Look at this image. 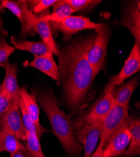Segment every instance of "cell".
<instances>
[{
	"label": "cell",
	"mask_w": 140,
	"mask_h": 157,
	"mask_svg": "<svg viewBox=\"0 0 140 157\" xmlns=\"http://www.w3.org/2000/svg\"><path fill=\"white\" fill-rule=\"evenodd\" d=\"M129 117V113L127 109L119 106L116 103L112 107L102 121L100 141L99 143L103 145V148L112 134L126 122Z\"/></svg>",
	"instance_id": "5"
},
{
	"label": "cell",
	"mask_w": 140,
	"mask_h": 157,
	"mask_svg": "<svg viewBox=\"0 0 140 157\" xmlns=\"http://www.w3.org/2000/svg\"><path fill=\"white\" fill-rule=\"evenodd\" d=\"M19 108L21 113L23 123L25 131L27 132L33 133L36 134V136L40 140L44 134L48 132V130L45 129L40 123L36 124L34 123V121L32 120L31 117L28 114V112L27 111L26 109H25V107L21 98L19 102Z\"/></svg>",
	"instance_id": "21"
},
{
	"label": "cell",
	"mask_w": 140,
	"mask_h": 157,
	"mask_svg": "<svg viewBox=\"0 0 140 157\" xmlns=\"http://www.w3.org/2000/svg\"><path fill=\"white\" fill-rule=\"evenodd\" d=\"M11 42L13 45L15 49L29 52L35 57L40 56L50 52L42 41L31 42L18 40L16 36H13L11 38Z\"/></svg>",
	"instance_id": "19"
},
{
	"label": "cell",
	"mask_w": 140,
	"mask_h": 157,
	"mask_svg": "<svg viewBox=\"0 0 140 157\" xmlns=\"http://www.w3.org/2000/svg\"><path fill=\"white\" fill-rule=\"evenodd\" d=\"M11 103V97L3 87L0 91V116L6 111Z\"/></svg>",
	"instance_id": "27"
},
{
	"label": "cell",
	"mask_w": 140,
	"mask_h": 157,
	"mask_svg": "<svg viewBox=\"0 0 140 157\" xmlns=\"http://www.w3.org/2000/svg\"><path fill=\"white\" fill-rule=\"evenodd\" d=\"M116 103V100L111 93L105 94L95 104L91 111L86 116L84 124H91L96 122L102 123L112 107Z\"/></svg>",
	"instance_id": "14"
},
{
	"label": "cell",
	"mask_w": 140,
	"mask_h": 157,
	"mask_svg": "<svg viewBox=\"0 0 140 157\" xmlns=\"http://www.w3.org/2000/svg\"><path fill=\"white\" fill-rule=\"evenodd\" d=\"M103 151V145L99 143L98 147L96 148V150L94 152L91 157H102V154Z\"/></svg>",
	"instance_id": "29"
},
{
	"label": "cell",
	"mask_w": 140,
	"mask_h": 157,
	"mask_svg": "<svg viewBox=\"0 0 140 157\" xmlns=\"http://www.w3.org/2000/svg\"><path fill=\"white\" fill-rule=\"evenodd\" d=\"M24 65L26 67H32L39 69L52 79L59 82L58 65L56 64L53 57V54L51 52H48L40 56L35 57V59L32 61H25Z\"/></svg>",
	"instance_id": "13"
},
{
	"label": "cell",
	"mask_w": 140,
	"mask_h": 157,
	"mask_svg": "<svg viewBox=\"0 0 140 157\" xmlns=\"http://www.w3.org/2000/svg\"><path fill=\"white\" fill-rule=\"evenodd\" d=\"M114 24L126 28L134 36L135 42L140 44V6L139 2L127 6L120 21Z\"/></svg>",
	"instance_id": "11"
},
{
	"label": "cell",
	"mask_w": 140,
	"mask_h": 157,
	"mask_svg": "<svg viewBox=\"0 0 140 157\" xmlns=\"http://www.w3.org/2000/svg\"><path fill=\"white\" fill-rule=\"evenodd\" d=\"M138 77H134L131 81L122 84L116 89H113L111 93L115 99L116 104L128 109L130 98L138 86Z\"/></svg>",
	"instance_id": "16"
},
{
	"label": "cell",
	"mask_w": 140,
	"mask_h": 157,
	"mask_svg": "<svg viewBox=\"0 0 140 157\" xmlns=\"http://www.w3.org/2000/svg\"><path fill=\"white\" fill-rule=\"evenodd\" d=\"M96 34L73 40L59 49V80L64 90L66 100L72 110L80 108L88 98L95 79L93 69L87 60V53Z\"/></svg>",
	"instance_id": "1"
},
{
	"label": "cell",
	"mask_w": 140,
	"mask_h": 157,
	"mask_svg": "<svg viewBox=\"0 0 140 157\" xmlns=\"http://www.w3.org/2000/svg\"><path fill=\"white\" fill-rule=\"evenodd\" d=\"M56 1L57 0H30L26 1V3L29 10L36 16L52 6Z\"/></svg>",
	"instance_id": "25"
},
{
	"label": "cell",
	"mask_w": 140,
	"mask_h": 157,
	"mask_svg": "<svg viewBox=\"0 0 140 157\" xmlns=\"http://www.w3.org/2000/svg\"><path fill=\"white\" fill-rule=\"evenodd\" d=\"M72 9L77 12L81 10H91L100 3L99 0H66Z\"/></svg>",
	"instance_id": "26"
},
{
	"label": "cell",
	"mask_w": 140,
	"mask_h": 157,
	"mask_svg": "<svg viewBox=\"0 0 140 157\" xmlns=\"http://www.w3.org/2000/svg\"><path fill=\"white\" fill-rule=\"evenodd\" d=\"M0 3L4 8H6L12 12L20 20L21 26L20 38L23 39L28 36H33L36 34L33 29V25L37 17L29 10L26 1L2 0Z\"/></svg>",
	"instance_id": "4"
},
{
	"label": "cell",
	"mask_w": 140,
	"mask_h": 157,
	"mask_svg": "<svg viewBox=\"0 0 140 157\" xmlns=\"http://www.w3.org/2000/svg\"><path fill=\"white\" fill-rule=\"evenodd\" d=\"M140 70V44L135 42L128 59L120 72L112 78V81L106 89L105 94L111 93L114 89L131 77L133 75L139 72Z\"/></svg>",
	"instance_id": "10"
},
{
	"label": "cell",
	"mask_w": 140,
	"mask_h": 157,
	"mask_svg": "<svg viewBox=\"0 0 140 157\" xmlns=\"http://www.w3.org/2000/svg\"><path fill=\"white\" fill-rule=\"evenodd\" d=\"M35 97L47 116L52 132L65 151L70 156L79 155L82 149L81 143L76 139L70 117L59 108L54 94L49 91H41Z\"/></svg>",
	"instance_id": "2"
},
{
	"label": "cell",
	"mask_w": 140,
	"mask_h": 157,
	"mask_svg": "<svg viewBox=\"0 0 140 157\" xmlns=\"http://www.w3.org/2000/svg\"><path fill=\"white\" fill-rule=\"evenodd\" d=\"M102 123L84 124L75 133L78 141L84 150L83 157H91L95 151L101 135Z\"/></svg>",
	"instance_id": "8"
},
{
	"label": "cell",
	"mask_w": 140,
	"mask_h": 157,
	"mask_svg": "<svg viewBox=\"0 0 140 157\" xmlns=\"http://www.w3.org/2000/svg\"><path fill=\"white\" fill-rule=\"evenodd\" d=\"M24 147L20 140L12 134L0 131V153L2 152L13 153Z\"/></svg>",
	"instance_id": "22"
},
{
	"label": "cell",
	"mask_w": 140,
	"mask_h": 157,
	"mask_svg": "<svg viewBox=\"0 0 140 157\" xmlns=\"http://www.w3.org/2000/svg\"><path fill=\"white\" fill-rule=\"evenodd\" d=\"M8 33L0 26V65L8 61L9 57L15 51V48L7 42Z\"/></svg>",
	"instance_id": "23"
},
{
	"label": "cell",
	"mask_w": 140,
	"mask_h": 157,
	"mask_svg": "<svg viewBox=\"0 0 140 157\" xmlns=\"http://www.w3.org/2000/svg\"><path fill=\"white\" fill-rule=\"evenodd\" d=\"M26 141L27 148L32 157H45L42 151L40 139L36 134L26 132Z\"/></svg>",
	"instance_id": "24"
},
{
	"label": "cell",
	"mask_w": 140,
	"mask_h": 157,
	"mask_svg": "<svg viewBox=\"0 0 140 157\" xmlns=\"http://www.w3.org/2000/svg\"><path fill=\"white\" fill-rule=\"evenodd\" d=\"M128 128L131 135L129 148L122 155V157H134L140 154V120H131Z\"/></svg>",
	"instance_id": "17"
},
{
	"label": "cell",
	"mask_w": 140,
	"mask_h": 157,
	"mask_svg": "<svg viewBox=\"0 0 140 157\" xmlns=\"http://www.w3.org/2000/svg\"><path fill=\"white\" fill-rule=\"evenodd\" d=\"M94 42L87 53V60L93 69L94 76L104 67L110 32L105 23H97Z\"/></svg>",
	"instance_id": "3"
},
{
	"label": "cell",
	"mask_w": 140,
	"mask_h": 157,
	"mask_svg": "<svg viewBox=\"0 0 140 157\" xmlns=\"http://www.w3.org/2000/svg\"><path fill=\"white\" fill-rule=\"evenodd\" d=\"M54 30H58L63 34V38L69 40L75 33L83 30L96 29L97 23L89 18L81 16H70L59 23H50Z\"/></svg>",
	"instance_id": "9"
},
{
	"label": "cell",
	"mask_w": 140,
	"mask_h": 157,
	"mask_svg": "<svg viewBox=\"0 0 140 157\" xmlns=\"http://www.w3.org/2000/svg\"><path fill=\"white\" fill-rule=\"evenodd\" d=\"M0 131L9 133L18 140H26V131L17 104L11 102L8 109L2 114L0 117Z\"/></svg>",
	"instance_id": "6"
},
{
	"label": "cell",
	"mask_w": 140,
	"mask_h": 157,
	"mask_svg": "<svg viewBox=\"0 0 140 157\" xmlns=\"http://www.w3.org/2000/svg\"><path fill=\"white\" fill-rule=\"evenodd\" d=\"M0 66L5 69V77L2 84L11 96V102L19 106L21 96L20 87L18 86L17 80V63L11 64L8 61H6Z\"/></svg>",
	"instance_id": "12"
},
{
	"label": "cell",
	"mask_w": 140,
	"mask_h": 157,
	"mask_svg": "<svg viewBox=\"0 0 140 157\" xmlns=\"http://www.w3.org/2000/svg\"><path fill=\"white\" fill-rule=\"evenodd\" d=\"M20 96L25 109L32 120L36 124H40V109L35 96L30 94L28 90L24 87L20 88Z\"/></svg>",
	"instance_id": "20"
},
{
	"label": "cell",
	"mask_w": 140,
	"mask_h": 157,
	"mask_svg": "<svg viewBox=\"0 0 140 157\" xmlns=\"http://www.w3.org/2000/svg\"><path fill=\"white\" fill-rule=\"evenodd\" d=\"M5 11V8L2 5V4L0 3V26L3 25V21L2 20V17H1V14L2 13H3Z\"/></svg>",
	"instance_id": "30"
},
{
	"label": "cell",
	"mask_w": 140,
	"mask_h": 157,
	"mask_svg": "<svg viewBox=\"0 0 140 157\" xmlns=\"http://www.w3.org/2000/svg\"><path fill=\"white\" fill-rule=\"evenodd\" d=\"M52 14L42 15L43 18L50 23H59L75 12L67 4L66 0H57L53 5Z\"/></svg>",
	"instance_id": "18"
},
{
	"label": "cell",
	"mask_w": 140,
	"mask_h": 157,
	"mask_svg": "<svg viewBox=\"0 0 140 157\" xmlns=\"http://www.w3.org/2000/svg\"><path fill=\"white\" fill-rule=\"evenodd\" d=\"M33 29L42 38V41L48 47L52 54H58L59 48L53 38V32L50 24V21L43 18L42 16L36 18L33 25Z\"/></svg>",
	"instance_id": "15"
},
{
	"label": "cell",
	"mask_w": 140,
	"mask_h": 157,
	"mask_svg": "<svg viewBox=\"0 0 140 157\" xmlns=\"http://www.w3.org/2000/svg\"><path fill=\"white\" fill-rule=\"evenodd\" d=\"M2 87H3V86H2V84H1V85H0V91H1Z\"/></svg>",
	"instance_id": "31"
},
{
	"label": "cell",
	"mask_w": 140,
	"mask_h": 157,
	"mask_svg": "<svg viewBox=\"0 0 140 157\" xmlns=\"http://www.w3.org/2000/svg\"><path fill=\"white\" fill-rule=\"evenodd\" d=\"M0 117H1V116H0Z\"/></svg>",
	"instance_id": "32"
},
{
	"label": "cell",
	"mask_w": 140,
	"mask_h": 157,
	"mask_svg": "<svg viewBox=\"0 0 140 157\" xmlns=\"http://www.w3.org/2000/svg\"><path fill=\"white\" fill-rule=\"evenodd\" d=\"M133 118L129 117L126 122L114 132L103 148L102 157H115L122 155L128 147L131 135L128 126Z\"/></svg>",
	"instance_id": "7"
},
{
	"label": "cell",
	"mask_w": 140,
	"mask_h": 157,
	"mask_svg": "<svg viewBox=\"0 0 140 157\" xmlns=\"http://www.w3.org/2000/svg\"><path fill=\"white\" fill-rule=\"evenodd\" d=\"M9 157H32V156L27 147H24L13 153H10Z\"/></svg>",
	"instance_id": "28"
}]
</instances>
